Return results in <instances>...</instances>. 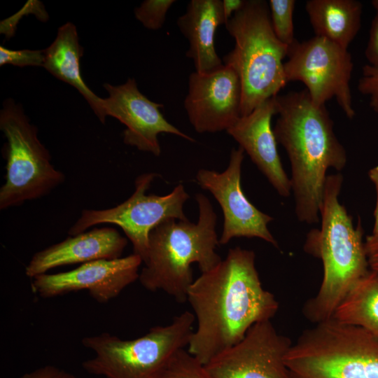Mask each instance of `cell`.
Instances as JSON below:
<instances>
[{"label": "cell", "mask_w": 378, "mask_h": 378, "mask_svg": "<svg viewBox=\"0 0 378 378\" xmlns=\"http://www.w3.org/2000/svg\"><path fill=\"white\" fill-rule=\"evenodd\" d=\"M251 250L235 247L190 286L187 300L196 327L187 347L203 365L243 339L254 324L270 321L279 309L263 288Z\"/></svg>", "instance_id": "obj_1"}, {"label": "cell", "mask_w": 378, "mask_h": 378, "mask_svg": "<svg viewBox=\"0 0 378 378\" xmlns=\"http://www.w3.org/2000/svg\"><path fill=\"white\" fill-rule=\"evenodd\" d=\"M274 98L279 117L273 130L290 163L295 215L301 223L315 224L319 220L326 172L346 167V151L335 134L326 105L316 106L306 89Z\"/></svg>", "instance_id": "obj_2"}, {"label": "cell", "mask_w": 378, "mask_h": 378, "mask_svg": "<svg viewBox=\"0 0 378 378\" xmlns=\"http://www.w3.org/2000/svg\"><path fill=\"white\" fill-rule=\"evenodd\" d=\"M340 173L326 177L320 209V229L307 234L304 251L322 261L323 276L317 294L304 305L303 314L315 324L332 317L348 293L368 272L360 221L354 226L339 202Z\"/></svg>", "instance_id": "obj_3"}, {"label": "cell", "mask_w": 378, "mask_h": 378, "mask_svg": "<svg viewBox=\"0 0 378 378\" xmlns=\"http://www.w3.org/2000/svg\"><path fill=\"white\" fill-rule=\"evenodd\" d=\"M195 200L199 209L197 223L171 218L151 230L148 254L139 277L146 290L163 291L181 303L186 302L194 281L191 265L197 263L204 273L222 260L216 251L219 239L213 206L202 193H197Z\"/></svg>", "instance_id": "obj_4"}, {"label": "cell", "mask_w": 378, "mask_h": 378, "mask_svg": "<svg viewBox=\"0 0 378 378\" xmlns=\"http://www.w3.org/2000/svg\"><path fill=\"white\" fill-rule=\"evenodd\" d=\"M225 25L235 45L223 61L240 79L241 116H244L278 95L287 84L284 59L289 47L276 38L265 1L245 0Z\"/></svg>", "instance_id": "obj_5"}, {"label": "cell", "mask_w": 378, "mask_h": 378, "mask_svg": "<svg viewBox=\"0 0 378 378\" xmlns=\"http://www.w3.org/2000/svg\"><path fill=\"white\" fill-rule=\"evenodd\" d=\"M285 362L291 378H378V339L332 317L304 330Z\"/></svg>", "instance_id": "obj_6"}, {"label": "cell", "mask_w": 378, "mask_h": 378, "mask_svg": "<svg viewBox=\"0 0 378 378\" xmlns=\"http://www.w3.org/2000/svg\"><path fill=\"white\" fill-rule=\"evenodd\" d=\"M195 322L193 313L185 311L136 339L108 332L85 337L81 343L94 356L82 367L104 378H159L174 354L188 347Z\"/></svg>", "instance_id": "obj_7"}, {"label": "cell", "mask_w": 378, "mask_h": 378, "mask_svg": "<svg viewBox=\"0 0 378 378\" xmlns=\"http://www.w3.org/2000/svg\"><path fill=\"white\" fill-rule=\"evenodd\" d=\"M0 129L7 139L1 210L43 197L64 182V174L52 164L49 151L38 139L37 127L12 99L3 104Z\"/></svg>", "instance_id": "obj_8"}, {"label": "cell", "mask_w": 378, "mask_h": 378, "mask_svg": "<svg viewBox=\"0 0 378 378\" xmlns=\"http://www.w3.org/2000/svg\"><path fill=\"white\" fill-rule=\"evenodd\" d=\"M158 175L145 173L135 181V190L122 203L106 209H84L69 228V236L85 232L90 227L110 223L119 226L133 246V253L143 262L148 251L151 230L167 219L186 220L183 206L189 195L182 184L166 195H147L146 191Z\"/></svg>", "instance_id": "obj_9"}, {"label": "cell", "mask_w": 378, "mask_h": 378, "mask_svg": "<svg viewBox=\"0 0 378 378\" xmlns=\"http://www.w3.org/2000/svg\"><path fill=\"white\" fill-rule=\"evenodd\" d=\"M287 57L284 64L287 83H303L316 106L335 98L345 115L354 118L349 85L354 62L346 48L315 36L304 41L296 40L288 48Z\"/></svg>", "instance_id": "obj_10"}, {"label": "cell", "mask_w": 378, "mask_h": 378, "mask_svg": "<svg viewBox=\"0 0 378 378\" xmlns=\"http://www.w3.org/2000/svg\"><path fill=\"white\" fill-rule=\"evenodd\" d=\"M244 150L232 148L227 167L222 172L200 169L197 183L210 192L222 209L223 228L219 244L225 245L236 237L260 238L276 248L278 243L268 229L273 218L258 209L246 197L241 186Z\"/></svg>", "instance_id": "obj_11"}, {"label": "cell", "mask_w": 378, "mask_h": 378, "mask_svg": "<svg viewBox=\"0 0 378 378\" xmlns=\"http://www.w3.org/2000/svg\"><path fill=\"white\" fill-rule=\"evenodd\" d=\"M292 344L271 320L259 322L204 366L214 378H291L285 358Z\"/></svg>", "instance_id": "obj_12"}, {"label": "cell", "mask_w": 378, "mask_h": 378, "mask_svg": "<svg viewBox=\"0 0 378 378\" xmlns=\"http://www.w3.org/2000/svg\"><path fill=\"white\" fill-rule=\"evenodd\" d=\"M142 262L141 258L134 253L93 260L67 272L39 274L33 278L31 289L42 298L85 290L97 302L106 303L139 279Z\"/></svg>", "instance_id": "obj_13"}, {"label": "cell", "mask_w": 378, "mask_h": 378, "mask_svg": "<svg viewBox=\"0 0 378 378\" xmlns=\"http://www.w3.org/2000/svg\"><path fill=\"white\" fill-rule=\"evenodd\" d=\"M240 79L230 66L189 76L184 108L198 133L227 131L241 117Z\"/></svg>", "instance_id": "obj_14"}, {"label": "cell", "mask_w": 378, "mask_h": 378, "mask_svg": "<svg viewBox=\"0 0 378 378\" xmlns=\"http://www.w3.org/2000/svg\"><path fill=\"white\" fill-rule=\"evenodd\" d=\"M104 87L108 94V97L103 99L104 114L125 125L123 132L125 144L159 156L161 153L159 134L168 133L195 141L166 120L160 109L163 105L144 95L134 78H129L120 85L105 83Z\"/></svg>", "instance_id": "obj_15"}, {"label": "cell", "mask_w": 378, "mask_h": 378, "mask_svg": "<svg viewBox=\"0 0 378 378\" xmlns=\"http://www.w3.org/2000/svg\"><path fill=\"white\" fill-rule=\"evenodd\" d=\"M274 115H276L274 97L248 115L241 116L226 132L250 157L277 193L286 197L292 191L291 184L277 150V141L271 125Z\"/></svg>", "instance_id": "obj_16"}, {"label": "cell", "mask_w": 378, "mask_h": 378, "mask_svg": "<svg viewBox=\"0 0 378 378\" xmlns=\"http://www.w3.org/2000/svg\"><path fill=\"white\" fill-rule=\"evenodd\" d=\"M127 245V239L116 229L95 227L35 253L25 267V274L33 279L63 265L119 258Z\"/></svg>", "instance_id": "obj_17"}, {"label": "cell", "mask_w": 378, "mask_h": 378, "mask_svg": "<svg viewBox=\"0 0 378 378\" xmlns=\"http://www.w3.org/2000/svg\"><path fill=\"white\" fill-rule=\"evenodd\" d=\"M225 23L220 0H191L177 19L180 31L189 42L186 56L193 61L195 71L207 73L223 64L214 38L218 27Z\"/></svg>", "instance_id": "obj_18"}, {"label": "cell", "mask_w": 378, "mask_h": 378, "mask_svg": "<svg viewBox=\"0 0 378 378\" xmlns=\"http://www.w3.org/2000/svg\"><path fill=\"white\" fill-rule=\"evenodd\" d=\"M43 66L52 75L76 88L88 102L102 123L106 115L103 99L97 97L85 83L80 72V60L83 48L79 43L76 26L66 22L58 29L54 41L44 50Z\"/></svg>", "instance_id": "obj_19"}, {"label": "cell", "mask_w": 378, "mask_h": 378, "mask_svg": "<svg viewBox=\"0 0 378 378\" xmlns=\"http://www.w3.org/2000/svg\"><path fill=\"white\" fill-rule=\"evenodd\" d=\"M305 10L316 36L346 49L361 26L363 5L356 0H309Z\"/></svg>", "instance_id": "obj_20"}, {"label": "cell", "mask_w": 378, "mask_h": 378, "mask_svg": "<svg viewBox=\"0 0 378 378\" xmlns=\"http://www.w3.org/2000/svg\"><path fill=\"white\" fill-rule=\"evenodd\" d=\"M332 318L378 339V272L369 270L338 305Z\"/></svg>", "instance_id": "obj_21"}, {"label": "cell", "mask_w": 378, "mask_h": 378, "mask_svg": "<svg viewBox=\"0 0 378 378\" xmlns=\"http://www.w3.org/2000/svg\"><path fill=\"white\" fill-rule=\"evenodd\" d=\"M295 0L268 1L271 24L276 38L290 47L296 41L294 36L293 12Z\"/></svg>", "instance_id": "obj_22"}, {"label": "cell", "mask_w": 378, "mask_h": 378, "mask_svg": "<svg viewBox=\"0 0 378 378\" xmlns=\"http://www.w3.org/2000/svg\"><path fill=\"white\" fill-rule=\"evenodd\" d=\"M159 378H214L186 349L177 351Z\"/></svg>", "instance_id": "obj_23"}, {"label": "cell", "mask_w": 378, "mask_h": 378, "mask_svg": "<svg viewBox=\"0 0 378 378\" xmlns=\"http://www.w3.org/2000/svg\"><path fill=\"white\" fill-rule=\"evenodd\" d=\"M174 0H146L134 9V15L146 28L160 29L165 21L166 15Z\"/></svg>", "instance_id": "obj_24"}, {"label": "cell", "mask_w": 378, "mask_h": 378, "mask_svg": "<svg viewBox=\"0 0 378 378\" xmlns=\"http://www.w3.org/2000/svg\"><path fill=\"white\" fill-rule=\"evenodd\" d=\"M44 50H10L0 46V66L11 64L20 67L41 66L44 62Z\"/></svg>", "instance_id": "obj_25"}, {"label": "cell", "mask_w": 378, "mask_h": 378, "mask_svg": "<svg viewBox=\"0 0 378 378\" xmlns=\"http://www.w3.org/2000/svg\"><path fill=\"white\" fill-rule=\"evenodd\" d=\"M357 88L362 94L369 97L370 106L378 113V66L368 64L363 66Z\"/></svg>", "instance_id": "obj_26"}, {"label": "cell", "mask_w": 378, "mask_h": 378, "mask_svg": "<svg viewBox=\"0 0 378 378\" xmlns=\"http://www.w3.org/2000/svg\"><path fill=\"white\" fill-rule=\"evenodd\" d=\"M365 56L370 65L378 66V12L372 19Z\"/></svg>", "instance_id": "obj_27"}, {"label": "cell", "mask_w": 378, "mask_h": 378, "mask_svg": "<svg viewBox=\"0 0 378 378\" xmlns=\"http://www.w3.org/2000/svg\"><path fill=\"white\" fill-rule=\"evenodd\" d=\"M20 378H77L73 374L59 368L56 366L48 365L22 374Z\"/></svg>", "instance_id": "obj_28"}, {"label": "cell", "mask_w": 378, "mask_h": 378, "mask_svg": "<svg viewBox=\"0 0 378 378\" xmlns=\"http://www.w3.org/2000/svg\"><path fill=\"white\" fill-rule=\"evenodd\" d=\"M364 244L368 265L378 272V234L368 236Z\"/></svg>", "instance_id": "obj_29"}, {"label": "cell", "mask_w": 378, "mask_h": 378, "mask_svg": "<svg viewBox=\"0 0 378 378\" xmlns=\"http://www.w3.org/2000/svg\"><path fill=\"white\" fill-rule=\"evenodd\" d=\"M245 0H223L222 6L223 15L227 21L232 18L244 6Z\"/></svg>", "instance_id": "obj_30"}, {"label": "cell", "mask_w": 378, "mask_h": 378, "mask_svg": "<svg viewBox=\"0 0 378 378\" xmlns=\"http://www.w3.org/2000/svg\"><path fill=\"white\" fill-rule=\"evenodd\" d=\"M368 176L371 181L374 183L377 192V202L374 212V223L372 234H378V165L369 170Z\"/></svg>", "instance_id": "obj_31"}, {"label": "cell", "mask_w": 378, "mask_h": 378, "mask_svg": "<svg viewBox=\"0 0 378 378\" xmlns=\"http://www.w3.org/2000/svg\"><path fill=\"white\" fill-rule=\"evenodd\" d=\"M371 4L376 11L378 12V0H373L372 1Z\"/></svg>", "instance_id": "obj_32"}]
</instances>
